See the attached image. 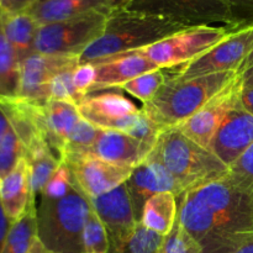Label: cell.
I'll return each mask as SVG.
<instances>
[{"label":"cell","mask_w":253,"mask_h":253,"mask_svg":"<svg viewBox=\"0 0 253 253\" xmlns=\"http://www.w3.org/2000/svg\"><path fill=\"white\" fill-rule=\"evenodd\" d=\"M98 131L99 128L86 121L85 119H79L76 127L73 128L71 136H69L61 162H64L68 158L76 157V156L88 155L90 152L94 141H95Z\"/></svg>","instance_id":"cell-27"},{"label":"cell","mask_w":253,"mask_h":253,"mask_svg":"<svg viewBox=\"0 0 253 253\" xmlns=\"http://www.w3.org/2000/svg\"><path fill=\"white\" fill-rule=\"evenodd\" d=\"M151 152L152 150L128 133L99 128L89 153L111 165L135 168Z\"/></svg>","instance_id":"cell-19"},{"label":"cell","mask_w":253,"mask_h":253,"mask_svg":"<svg viewBox=\"0 0 253 253\" xmlns=\"http://www.w3.org/2000/svg\"><path fill=\"white\" fill-rule=\"evenodd\" d=\"M229 173L242 187L253 192V143L231 167H229Z\"/></svg>","instance_id":"cell-36"},{"label":"cell","mask_w":253,"mask_h":253,"mask_svg":"<svg viewBox=\"0 0 253 253\" xmlns=\"http://www.w3.org/2000/svg\"><path fill=\"white\" fill-rule=\"evenodd\" d=\"M235 253H253V239L251 240V241L247 242L246 245H244L241 249L237 250Z\"/></svg>","instance_id":"cell-45"},{"label":"cell","mask_w":253,"mask_h":253,"mask_svg":"<svg viewBox=\"0 0 253 253\" xmlns=\"http://www.w3.org/2000/svg\"><path fill=\"white\" fill-rule=\"evenodd\" d=\"M177 219L203 253H235L253 239V192L229 173L178 197Z\"/></svg>","instance_id":"cell-1"},{"label":"cell","mask_w":253,"mask_h":253,"mask_svg":"<svg viewBox=\"0 0 253 253\" xmlns=\"http://www.w3.org/2000/svg\"><path fill=\"white\" fill-rule=\"evenodd\" d=\"M172 173L183 193L229 174V167L177 127L162 131L150 153Z\"/></svg>","instance_id":"cell-4"},{"label":"cell","mask_w":253,"mask_h":253,"mask_svg":"<svg viewBox=\"0 0 253 253\" xmlns=\"http://www.w3.org/2000/svg\"><path fill=\"white\" fill-rule=\"evenodd\" d=\"M27 253H54V252H52L51 250L47 249V247L44 246L43 244H42L41 240H40L39 237L36 236V237H35L34 242H32L31 247H30L29 252H27Z\"/></svg>","instance_id":"cell-41"},{"label":"cell","mask_w":253,"mask_h":253,"mask_svg":"<svg viewBox=\"0 0 253 253\" xmlns=\"http://www.w3.org/2000/svg\"><path fill=\"white\" fill-rule=\"evenodd\" d=\"M165 236L152 231L138 222L130 239L119 249L110 250L109 253H157Z\"/></svg>","instance_id":"cell-28"},{"label":"cell","mask_w":253,"mask_h":253,"mask_svg":"<svg viewBox=\"0 0 253 253\" xmlns=\"http://www.w3.org/2000/svg\"><path fill=\"white\" fill-rule=\"evenodd\" d=\"M157 253H203V251L199 244L177 219L174 227L167 236H165L162 246Z\"/></svg>","instance_id":"cell-33"},{"label":"cell","mask_w":253,"mask_h":253,"mask_svg":"<svg viewBox=\"0 0 253 253\" xmlns=\"http://www.w3.org/2000/svg\"><path fill=\"white\" fill-rule=\"evenodd\" d=\"M10 227H11V222L9 221L7 216L5 215L4 210H2V207H1V203H0V251H1L2 245H4L5 239H6Z\"/></svg>","instance_id":"cell-40"},{"label":"cell","mask_w":253,"mask_h":253,"mask_svg":"<svg viewBox=\"0 0 253 253\" xmlns=\"http://www.w3.org/2000/svg\"><path fill=\"white\" fill-rule=\"evenodd\" d=\"M185 29L189 27L157 15L126 7L113 9L108 15L103 35L84 49L78 58L79 64L145 48Z\"/></svg>","instance_id":"cell-2"},{"label":"cell","mask_w":253,"mask_h":253,"mask_svg":"<svg viewBox=\"0 0 253 253\" xmlns=\"http://www.w3.org/2000/svg\"><path fill=\"white\" fill-rule=\"evenodd\" d=\"M41 1H44V0H37V2H41Z\"/></svg>","instance_id":"cell-49"},{"label":"cell","mask_w":253,"mask_h":253,"mask_svg":"<svg viewBox=\"0 0 253 253\" xmlns=\"http://www.w3.org/2000/svg\"><path fill=\"white\" fill-rule=\"evenodd\" d=\"M240 105L247 113L253 115V85L241 86V90H240Z\"/></svg>","instance_id":"cell-39"},{"label":"cell","mask_w":253,"mask_h":253,"mask_svg":"<svg viewBox=\"0 0 253 253\" xmlns=\"http://www.w3.org/2000/svg\"><path fill=\"white\" fill-rule=\"evenodd\" d=\"M77 56H48L30 54L20 63V83L17 96L36 104L49 100V85L58 72L68 67L79 66Z\"/></svg>","instance_id":"cell-11"},{"label":"cell","mask_w":253,"mask_h":253,"mask_svg":"<svg viewBox=\"0 0 253 253\" xmlns=\"http://www.w3.org/2000/svg\"><path fill=\"white\" fill-rule=\"evenodd\" d=\"M19 83L20 59L0 25V99L17 96Z\"/></svg>","instance_id":"cell-26"},{"label":"cell","mask_w":253,"mask_h":253,"mask_svg":"<svg viewBox=\"0 0 253 253\" xmlns=\"http://www.w3.org/2000/svg\"><path fill=\"white\" fill-rule=\"evenodd\" d=\"M74 184L76 182L68 166L66 163H59L57 169L47 182L46 187L42 190L41 198L49 200L61 199L68 194Z\"/></svg>","instance_id":"cell-34"},{"label":"cell","mask_w":253,"mask_h":253,"mask_svg":"<svg viewBox=\"0 0 253 253\" xmlns=\"http://www.w3.org/2000/svg\"><path fill=\"white\" fill-rule=\"evenodd\" d=\"M37 0H2L1 12L5 14H17L31 9Z\"/></svg>","instance_id":"cell-38"},{"label":"cell","mask_w":253,"mask_h":253,"mask_svg":"<svg viewBox=\"0 0 253 253\" xmlns=\"http://www.w3.org/2000/svg\"><path fill=\"white\" fill-rule=\"evenodd\" d=\"M131 1H132V0H118L115 9H119V7H126Z\"/></svg>","instance_id":"cell-46"},{"label":"cell","mask_w":253,"mask_h":253,"mask_svg":"<svg viewBox=\"0 0 253 253\" xmlns=\"http://www.w3.org/2000/svg\"><path fill=\"white\" fill-rule=\"evenodd\" d=\"M36 236L37 208L32 202L24 216L11 224L0 253H27Z\"/></svg>","instance_id":"cell-25"},{"label":"cell","mask_w":253,"mask_h":253,"mask_svg":"<svg viewBox=\"0 0 253 253\" xmlns=\"http://www.w3.org/2000/svg\"><path fill=\"white\" fill-rule=\"evenodd\" d=\"M71 169L76 185L88 199L98 198L125 184L133 168L111 165L95 156L82 155L64 162Z\"/></svg>","instance_id":"cell-10"},{"label":"cell","mask_w":253,"mask_h":253,"mask_svg":"<svg viewBox=\"0 0 253 253\" xmlns=\"http://www.w3.org/2000/svg\"><path fill=\"white\" fill-rule=\"evenodd\" d=\"M166 82H167V78L163 74L162 69H156V71L147 72L126 82L120 86V89L140 99L142 103H147L155 96V94L160 90L161 86Z\"/></svg>","instance_id":"cell-29"},{"label":"cell","mask_w":253,"mask_h":253,"mask_svg":"<svg viewBox=\"0 0 253 253\" xmlns=\"http://www.w3.org/2000/svg\"><path fill=\"white\" fill-rule=\"evenodd\" d=\"M22 157H25L24 145L10 126L0 142V179L9 174Z\"/></svg>","instance_id":"cell-32"},{"label":"cell","mask_w":253,"mask_h":253,"mask_svg":"<svg viewBox=\"0 0 253 253\" xmlns=\"http://www.w3.org/2000/svg\"><path fill=\"white\" fill-rule=\"evenodd\" d=\"M253 51V26L231 32L222 41L183 66L175 79H192L226 71H239Z\"/></svg>","instance_id":"cell-9"},{"label":"cell","mask_w":253,"mask_h":253,"mask_svg":"<svg viewBox=\"0 0 253 253\" xmlns=\"http://www.w3.org/2000/svg\"><path fill=\"white\" fill-rule=\"evenodd\" d=\"M90 203L76 184L58 200L41 198L37 209V237L54 253H84L83 234Z\"/></svg>","instance_id":"cell-5"},{"label":"cell","mask_w":253,"mask_h":253,"mask_svg":"<svg viewBox=\"0 0 253 253\" xmlns=\"http://www.w3.org/2000/svg\"><path fill=\"white\" fill-rule=\"evenodd\" d=\"M241 82L244 86L253 85V67L241 74Z\"/></svg>","instance_id":"cell-43"},{"label":"cell","mask_w":253,"mask_h":253,"mask_svg":"<svg viewBox=\"0 0 253 253\" xmlns=\"http://www.w3.org/2000/svg\"><path fill=\"white\" fill-rule=\"evenodd\" d=\"M231 17L232 32L253 26V0H224Z\"/></svg>","instance_id":"cell-35"},{"label":"cell","mask_w":253,"mask_h":253,"mask_svg":"<svg viewBox=\"0 0 253 253\" xmlns=\"http://www.w3.org/2000/svg\"><path fill=\"white\" fill-rule=\"evenodd\" d=\"M9 128H10V123L9 120H7L6 115H5L4 110H2L1 106H0V142L2 141L4 136L6 135Z\"/></svg>","instance_id":"cell-42"},{"label":"cell","mask_w":253,"mask_h":253,"mask_svg":"<svg viewBox=\"0 0 253 253\" xmlns=\"http://www.w3.org/2000/svg\"><path fill=\"white\" fill-rule=\"evenodd\" d=\"M110 11H93L74 19L41 25L35 52L48 56H77L103 35Z\"/></svg>","instance_id":"cell-6"},{"label":"cell","mask_w":253,"mask_h":253,"mask_svg":"<svg viewBox=\"0 0 253 253\" xmlns=\"http://www.w3.org/2000/svg\"><path fill=\"white\" fill-rule=\"evenodd\" d=\"M83 119L100 130H115L130 133L141 115V109L115 93L86 95L78 105Z\"/></svg>","instance_id":"cell-13"},{"label":"cell","mask_w":253,"mask_h":253,"mask_svg":"<svg viewBox=\"0 0 253 253\" xmlns=\"http://www.w3.org/2000/svg\"><path fill=\"white\" fill-rule=\"evenodd\" d=\"M78 106L49 99L41 111V132L44 142L61 163L72 131L81 119Z\"/></svg>","instance_id":"cell-18"},{"label":"cell","mask_w":253,"mask_h":253,"mask_svg":"<svg viewBox=\"0 0 253 253\" xmlns=\"http://www.w3.org/2000/svg\"><path fill=\"white\" fill-rule=\"evenodd\" d=\"M0 25L9 43L16 52L21 63L22 59L35 53V42L40 25L27 11L17 14H0Z\"/></svg>","instance_id":"cell-22"},{"label":"cell","mask_w":253,"mask_h":253,"mask_svg":"<svg viewBox=\"0 0 253 253\" xmlns=\"http://www.w3.org/2000/svg\"><path fill=\"white\" fill-rule=\"evenodd\" d=\"M77 67H68L53 77L49 85V98L53 100L68 101L77 106L85 99V95H83L74 85L73 73Z\"/></svg>","instance_id":"cell-30"},{"label":"cell","mask_w":253,"mask_h":253,"mask_svg":"<svg viewBox=\"0 0 253 253\" xmlns=\"http://www.w3.org/2000/svg\"><path fill=\"white\" fill-rule=\"evenodd\" d=\"M95 67V81L88 95L108 88H120L124 83L147 72L161 69L137 49L118 54L110 58L93 62Z\"/></svg>","instance_id":"cell-17"},{"label":"cell","mask_w":253,"mask_h":253,"mask_svg":"<svg viewBox=\"0 0 253 253\" xmlns=\"http://www.w3.org/2000/svg\"><path fill=\"white\" fill-rule=\"evenodd\" d=\"M32 202H36V198L32 195L30 166L22 157L16 167L0 179V203L9 221L14 224L24 216Z\"/></svg>","instance_id":"cell-20"},{"label":"cell","mask_w":253,"mask_h":253,"mask_svg":"<svg viewBox=\"0 0 253 253\" xmlns=\"http://www.w3.org/2000/svg\"><path fill=\"white\" fill-rule=\"evenodd\" d=\"M108 1H109V5H110L111 10H113V9H115V6H116V2H118V0H108Z\"/></svg>","instance_id":"cell-47"},{"label":"cell","mask_w":253,"mask_h":253,"mask_svg":"<svg viewBox=\"0 0 253 253\" xmlns=\"http://www.w3.org/2000/svg\"><path fill=\"white\" fill-rule=\"evenodd\" d=\"M178 217V198L174 193H160L146 202L141 224L147 229L167 236L174 227Z\"/></svg>","instance_id":"cell-23"},{"label":"cell","mask_w":253,"mask_h":253,"mask_svg":"<svg viewBox=\"0 0 253 253\" xmlns=\"http://www.w3.org/2000/svg\"><path fill=\"white\" fill-rule=\"evenodd\" d=\"M239 77L237 71H226L192 79H167L141 110L162 131L177 127Z\"/></svg>","instance_id":"cell-3"},{"label":"cell","mask_w":253,"mask_h":253,"mask_svg":"<svg viewBox=\"0 0 253 253\" xmlns=\"http://www.w3.org/2000/svg\"><path fill=\"white\" fill-rule=\"evenodd\" d=\"M25 158L30 166L31 190L35 198L41 195L47 182L59 166V161L44 141H40L25 152Z\"/></svg>","instance_id":"cell-24"},{"label":"cell","mask_w":253,"mask_h":253,"mask_svg":"<svg viewBox=\"0 0 253 253\" xmlns=\"http://www.w3.org/2000/svg\"><path fill=\"white\" fill-rule=\"evenodd\" d=\"M251 67H253V51L249 54V56H247V58L245 59L244 63L241 64V67H240L237 72H239V74L241 76L242 73H245V72H246L247 69L251 68Z\"/></svg>","instance_id":"cell-44"},{"label":"cell","mask_w":253,"mask_h":253,"mask_svg":"<svg viewBox=\"0 0 253 253\" xmlns=\"http://www.w3.org/2000/svg\"><path fill=\"white\" fill-rule=\"evenodd\" d=\"M241 86L242 82L240 76L234 83L215 95L198 113L179 124L177 126L178 130L195 143L209 150L210 142L224 118L231 109L240 104Z\"/></svg>","instance_id":"cell-14"},{"label":"cell","mask_w":253,"mask_h":253,"mask_svg":"<svg viewBox=\"0 0 253 253\" xmlns=\"http://www.w3.org/2000/svg\"><path fill=\"white\" fill-rule=\"evenodd\" d=\"M252 143L253 115L239 104L227 113L220 124L209 150L227 167H231Z\"/></svg>","instance_id":"cell-16"},{"label":"cell","mask_w":253,"mask_h":253,"mask_svg":"<svg viewBox=\"0 0 253 253\" xmlns=\"http://www.w3.org/2000/svg\"><path fill=\"white\" fill-rule=\"evenodd\" d=\"M95 81V67L93 63L79 64L73 73V82L76 88L83 95H88L90 86Z\"/></svg>","instance_id":"cell-37"},{"label":"cell","mask_w":253,"mask_h":253,"mask_svg":"<svg viewBox=\"0 0 253 253\" xmlns=\"http://www.w3.org/2000/svg\"><path fill=\"white\" fill-rule=\"evenodd\" d=\"M126 9L166 17L185 27H229L231 17L224 0H132Z\"/></svg>","instance_id":"cell-8"},{"label":"cell","mask_w":253,"mask_h":253,"mask_svg":"<svg viewBox=\"0 0 253 253\" xmlns=\"http://www.w3.org/2000/svg\"><path fill=\"white\" fill-rule=\"evenodd\" d=\"M125 185L138 222L141 221L143 207L151 197L167 192L174 193L177 198L183 194L182 187L172 173L161 161L151 155H148V157L137 167L133 168Z\"/></svg>","instance_id":"cell-15"},{"label":"cell","mask_w":253,"mask_h":253,"mask_svg":"<svg viewBox=\"0 0 253 253\" xmlns=\"http://www.w3.org/2000/svg\"><path fill=\"white\" fill-rule=\"evenodd\" d=\"M93 11H111L108 0H44L27 10L41 25L74 19Z\"/></svg>","instance_id":"cell-21"},{"label":"cell","mask_w":253,"mask_h":253,"mask_svg":"<svg viewBox=\"0 0 253 253\" xmlns=\"http://www.w3.org/2000/svg\"><path fill=\"white\" fill-rule=\"evenodd\" d=\"M88 200L108 232L110 250L123 246L138 224L126 185Z\"/></svg>","instance_id":"cell-12"},{"label":"cell","mask_w":253,"mask_h":253,"mask_svg":"<svg viewBox=\"0 0 253 253\" xmlns=\"http://www.w3.org/2000/svg\"><path fill=\"white\" fill-rule=\"evenodd\" d=\"M83 246L84 253H109L110 251L108 232L93 209L84 227Z\"/></svg>","instance_id":"cell-31"},{"label":"cell","mask_w":253,"mask_h":253,"mask_svg":"<svg viewBox=\"0 0 253 253\" xmlns=\"http://www.w3.org/2000/svg\"><path fill=\"white\" fill-rule=\"evenodd\" d=\"M1 2H2V0H0V14H1Z\"/></svg>","instance_id":"cell-48"},{"label":"cell","mask_w":253,"mask_h":253,"mask_svg":"<svg viewBox=\"0 0 253 253\" xmlns=\"http://www.w3.org/2000/svg\"><path fill=\"white\" fill-rule=\"evenodd\" d=\"M231 32L226 26L189 27L137 51L161 69L172 68L193 61Z\"/></svg>","instance_id":"cell-7"}]
</instances>
